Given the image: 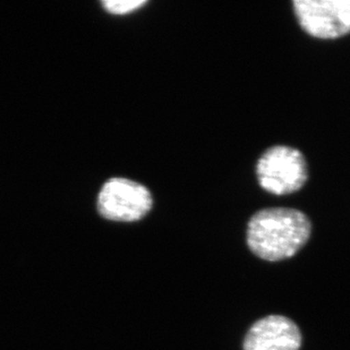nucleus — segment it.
Segmentation results:
<instances>
[{
	"mask_svg": "<svg viewBox=\"0 0 350 350\" xmlns=\"http://www.w3.org/2000/svg\"><path fill=\"white\" fill-rule=\"evenodd\" d=\"M146 0H105L103 6L108 13L113 15H126L132 13L134 10H139L146 5Z\"/></svg>",
	"mask_w": 350,
	"mask_h": 350,
	"instance_id": "obj_6",
	"label": "nucleus"
},
{
	"mask_svg": "<svg viewBox=\"0 0 350 350\" xmlns=\"http://www.w3.org/2000/svg\"><path fill=\"white\" fill-rule=\"evenodd\" d=\"M294 10L312 37L336 39L350 33V0H295Z\"/></svg>",
	"mask_w": 350,
	"mask_h": 350,
	"instance_id": "obj_4",
	"label": "nucleus"
},
{
	"mask_svg": "<svg viewBox=\"0 0 350 350\" xmlns=\"http://www.w3.org/2000/svg\"><path fill=\"white\" fill-rule=\"evenodd\" d=\"M153 198L146 186L131 179L111 178L98 195V211L107 220L139 221L152 208Z\"/></svg>",
	"mask_w": 350,
	"mask_h": 350,
	"instance_id": "obj_3",
	"label": "nucleus"
},
{
	"mask_svg": "<svg viewBox=\"0 0 350 350\" xmlns=\"http://www.w3.org/2000/svg\"><path fill=\"white\" fill-rule=\"evenodd\" d=\"M312 225L308 215L295 208H265L247 226V245L256 256L278 262L291 258L308 243Z\"/></svg>",
	"mask_w": 350,
	"mask_h": 350,
	"instance_id": "obj_1",
	"label": "nucleus"
},
{
	"mask_svg": "<svg viewBox=\"0 0 350 350\" xmlns=\"http://www.w3.org/2000/svg\"><path fill=\"white\" fill-rule=\"evenodd\" d=\"M258 184L267 192L287 195L297 192L308 180V163L298 150L277 146L267 150L256 165Z\"/></svg>",
	"mask_w": 350,
	"mask_h": 350,
	"instance_id": "obj_2",
	"label": "nucleus"
},
{
	"mask_svg": "<svg viewBox=\"0 0 350 350\" xmlns=\"http://www.w3.org/2000/svg\"><path fill=\"white\" fill-rule=\"evenodd\" d=\"M301 345L299 327L281 315L256 321L244 339V350H299Z\"/></svg>",
	"mask_w": 350,
	"mask_h": 350,
	"instance_id": "obj_5",
	"label": "nucleus"
}]
</instances>
